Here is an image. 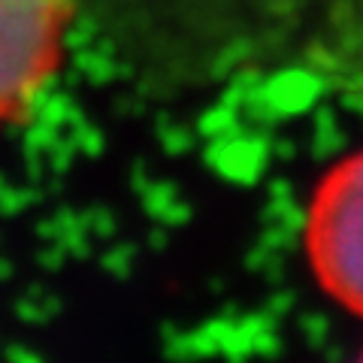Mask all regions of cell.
<instances>
[{
    "label": "cell",
    "instance_id": "7a4b0ae2",
    "mask_svg": "<svg viewBox=\"0 0 363 363\" xmlns=\"http://www.w3.org/2000/svg\"><path fill=\"white\" fill-rule=\"evenodd\" d=\"M67 13L70 0H0V121L49 79Z\"/></svg>",
    "mask_w": 363,
    "mask_h": 363
},
{
    "label": "cell",
    "instance_id": "6da1fadb",
    "mask_svg": "<svg viewBox=\"0 0 363 363\" xmlns=\"http://www.w3.org/2000/svg\"><path fill=\"white\" fill-rule=\"evenodd\" d=\"M306 242L321 288L363 318V152L321 179L309 206Z\"/></svg>",
    "mask_w": 363,
    "mask_h": 363
}]
</instances>
